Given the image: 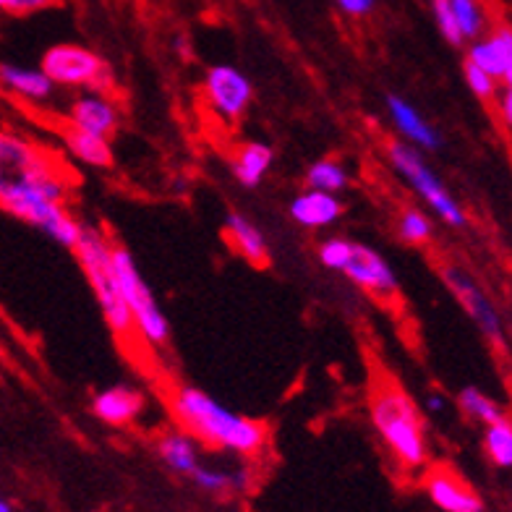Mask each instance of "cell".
Here are the masks:
<instances>
[{
  "instance_id": "27",
  "label": "cell",
  "mask_w": 512,
  "mask_h": 512,
  "mask_svg": "<svg viewBox=\"0 0 512 512\" xmlns=\"http://www.w3.org/2000/svg\"><path fill=\"white\" fill-rule=\"evenodd\" d=\"M398 233L405 243L411 246H424L434 238L432 217L421 212V209H405L398 220Z\"/></svg>"
},
{
  "instance_id": "3",
  "label": "cell",
  "mask_w": 512,
  "mask_h": 512,
  "mask_svg": "<svg viewBox=\"0 0 512 512\" xmlns=\"http://www.w3.org/2000/svg\"><path fill=\"white\" fill-rule=\"evenodd\" d=\"M369 413L371 424L382 437L392 460L403 471H426L429 439H426L424 418H421V411H418L411 395L400 384L382 379V382L374 384Z\"/></svg>"
},
{
  "instance_id": "35",
  "label": "cell",
  "mask_w": 512,
  "mask_h": 512,
  "mask_svg": "<svg viewBox=\"0 0 512 512\" xmlns=\"http://www.w3.org/2000/svg\"><path fill=\"white\" fill-rule=\"evenodd\" d=\"M0 512H14V507L8 505V502L3 497H0Z\"/></svg>"
},
{
  "instance_id": "23",
  "label": "cell",
  "mask_w": 512,
  "mask_h": 512,
  "mask_svg": "<svg viewBox=\"0 0 512 512\" xmlns=\"http://www.w3.org/2000/svg\"><path fill=\"white\" fill-rule=\"evenodd\" d=\"M458 405L460 411L471 418V421H479V424L484 426L494 424L499 418H505L502 405L494 398H489V395H486L484 390H479V387H471V384L458 392Z\"/></svg>"
},
{
  "instance_id": "29",
  "label": "cell",
  "mask_w": 512,
  "mask_h": 512,
  "mask_svg": "<svg viewBox=\"0 0 512 512\" xmlns=\"http://www.w3.org/2000/svg\"><path fill=\"white\" fill-rule=\"evenodd\" d=\"M353 241L348 238H327V241L319 243V262L332 272L343 270V264L348 262V254H351Z\"/></svg>"
},
{
  "instance_id": "2",
  "label": "cell",
  "mask_w": 512,
  "mask_h": 512,
  "mask_svg": "<svg viewBox=\"0 0 512 512\" xmlns=\"http://www.w3.org/2000/svg\"><path fill=\"white\" fill-rule=\"evenodd\" d=\"M170 411L183 426V432L191 434L199 445L220 447V450L236 452L243 458L259 455L270 439V432L262 421L230 411L209 392L191 387V384L173 387Z\"/></svg>"
},
{
  "instance_id": "25",
  "label": "cell",
  "mask_w": 512,
  "mask_h": 512,
  "mask_svg": "<svg viewBox=\"0 0 512 512\" xmlns=\"http://www.w3.org/2000/svg\"><path fill=\"white\" fill-rule=\"evenodd\" d=\"M484 450L497 468H510L512 465V424L510 418H499L486 426Z\"/></svg>"
},
{
  "instance_id": "13",
  "label": "cell",
  "mask_w": 512,
  "mask_h": 512,
  "mask_svg": "<svg viewBox=\"0 0 512 512\" xmlns=\"http://www.w3.org/2000/svg\"><path fill=\"white\" fill-rule=\"evenodd\" d=\"M384 102H387V115H390L392 126L400 134V142L411 144L418 152H439L442 149V134L405 97L387 95Z\"/></svg>"
},
{
  "instance_id": "11",
  "label": "cell",
  "mask_w": 512,
  "mask_h": 512,
  "mask_svg": "<svg viewBox=\"0 0 512 512\" xmlns=\"http://www.w3.org/2000/svg\"><path fill=\"white\" fill-rule=\"evenodd\" d=\"M424 492L442 512H484V499L450 465L424 471Z\"/></svg>"
},
{
  "instance_id": "21",
  "label": "cell",
  "mask_w": 512,
  "mask_h": 512,
  "mask_svg": "<svg viewBox=\"0 0 512 512\" xmlns=\"http://www.w3.org/2000/svg\"><path fill=\"white\" fill-rule=\"evenodd\" d=\"M58 134H61L68 155L74 157V160L84 162L89 168H110L113 165V144L108 139L84 134V131L68 126V123L58 128Z\"/></svg>"
},
{
  "instance_id": "22",
  "label": "cell",
  "mask_w": 512,
  "mask_h": 512,
  "mask_svg": "<svg viewBox=\"0 0 512 512\" xmlns=\"http://www.w3.org/2000/svg\"><path fill=\"white\" fill-rule=\"evenodd\" d=\"M306 186L311 191L340 196L351 186V170L345 168V162L337 160V157H324L306 170Z\"/></svg>"
},
{
  "instance_id": "33",
  "label": "cell",
  "mask_w": 512,
  "mask_h": 512,
  "mask_svg": "<svg viewBox=\"0 0 512 512\" xmlns=\"http://www.w3.org/2000/svg\"><path fill=\"white\" fill-rule=\"evenodd\" d=\"M55 3H58V0H14L8 14H16V16L37 14V11H45V8L55 6Z\"/></svg>"
},
{
  "instance_id": "14",
  "label": "cell",
  "mask_w": 512,
  "mask_h": 512,
  "mask_svg": "<svg viewBox=\"0 0 512 512\" xmlns=\"http://www.w3.org/2000/svg\"><path fill=\"white\" fill-rule=\"evenodd\" d=\"M468 63L492 76L499 87H510L512 81V29L497 27L492 34L479 37L468 48Z\"/></svg>"
},
{
  "instance_id": "7",
  "label": "cell",
  "mask_w": 512,
  "mask_h": 512,
  "mask_svg": "<svg viewBox=\"0 0 512 512\" xmlns=\"http://www.w3.org/2000/svg\"><path fill=\"white\" fill-rule=\"evenodd\" d=\"M40 71L53 81L55 87H87L105 95L113 84L108 63L100 55L81 45H53L42 55Z\"/></svg>"
},
{
  "instance_id": "5",
  "label": "cell",
  "mask_w": 512,
  "mask_h": 512,
  "mask_svg": "<svg viewBox=\"0 0 512 512\" xmlns=\"http://www.w3.org/2000/svg\"><path fill=\"white\" fill-rule=\"evenodd\" d=\"M113 272L118 280V290H121L123 304L131 311L134 319V330L144 337V343L149 348H165L170 343V322L165 317V311L157 304L155 293L147 285L144 275L136 267L131 251L123 243H113Z\"/></svg>"
},
{
  "instance_id": "6",
  "label": "cell",
  "mask_w": 512,
  "mask_h": 512,
  "mask_svg": "<svg viewBox=\"0 0 512 512\" xmlns=\"http://www.w3.org/2000/svg\"><path fill=\"white\" fill-rule=\"evenodd\" d=\"M387 160H390L392 170L424 199L426 207L432 209L442 223L450 225V228H465L468 225L465 209L460 207L458 199L442 183L437 170L429 165L424 152H418L411 144L395 139V142H387Z\"/></svg>"
},
{
  "instance_id": "24",
  "label": "cell",
  "mask_w": 512,
  "mask_h": 512,
  "mask_svg": "<svg viewBox=\"0 0 512 512\" xmlns=\"http://www.w3.org/2000/svg\"><path fill=\"white\" fill-rule=\"evenodd\" d=\"M191 479L199 489L209 494H228L246 489V471H225V468H212V465H199Z\"/></svg>"
},
{
  "instance_id": "8",
  "label": "cell",
  "mask_w": 512,
  "mask_h": 512,
  "mask_svg": "<svg viewBox=\"0 0 512 512\" xmlns=\"http://www.w3.org/2000/svg\"><path fill=\"white\" fill-rule=\"evenodd\" d=\"M442 280L450 288V293L458 298V304L463 306V311L476 322L481 335L489 340V343L497 348L499 353H507V332L505 322H502V314L494 306V301L489 298L484 288L479 285V280L471 275L468 270L458 267V264H445L442 267Z\"/></svg>"
},
{
  "instance_id": "1",
  "label": "cell",
  "mask_w": 512,
  "mask_h": 512,
  "mask_svg": "<svg viewBox=\"0 0 512 512\" xmlns=\"http://www.w3.org/2000/svg\"><path fill=\"white\" fill-rule=\"evenodd\" d=\"M71 173L50 149L0 128V209L74 249L81 223L68 209Z\"/></svg>"
},
{
  "instance_id": "28",
  "label": "cell",
  "mask_w": 512,
  "mask_h": 512,
  "mask_svg": "<svg viewBox=\"0 0 512 512\" xmlns=\"http://www.w3.org/2000/svg\"><path fill=\"white\" fill-rule=\"evenodd\" d=\"M463 74H465V84H468V89L473 92V97H479L481 102H494L497 92L502 89L497 81L492 79V76L484 74L481 68H476L473 63H468V61H465V66H463Z\"/></svg>"
},
{
  "instance_id": "32",
  "label": "cell",
  "mask_w": 512,
  "mask_h": 512,
  "mask_svg": "<svg viewBox=\"0 0 512 512\" xmlns=\"http://www.w3.org/2000/svg\"><path fill=\"white\" fill-rule=\"evenodd\" d=\"M335 3L343 14L356 16V19L369 16L371 11H374V6H377V0H335Z\"/></svg>"
},
{
  "instance_id": "30",
  "label": "cell",
  "mask_w": 512,
  "mask_h": 512,
  "mask_svg": "<svg viewBox=\"0 0 512 512\" xmlns=\"http://www.w3.org/2000/svg\"><path fill=\"white\" fill-rule=\"evenodd\" d=\"M432 11H434V21H437L439 34L450 42L452 48H460V45H463V34H460L458 21H455V16H452L447 0H432Z\"/></svg>"
},
{
  "instance_id": "17",
  "label": "cell",
  "mask_w": 512,
  "mask_h": 512,
  "mask_svg": "<svg viewBox=\"0 0 512 512\" xmlns=\"http://www.w3.org/2000/svg\"><path fill=\"white\" fill-rule=\"evenodd\" d=\"M225 236L238 256H243L251 267H267L270 264V243L262 228L251 223L241 212H230L225 220Z\"/></svg>"
},
{
  "instance_id": "4",
  "label": "cell",
  "mask_w": 512,
  "mask_h": 512,
  "mask_svg": "<svg viewBox=\"0 0 512 512\" xmlns=\"http://www.w3.org/2000/svg\"><path fill=\"white\" fill-rule=\"evenodd\" d=\"M113 241H110L100 228L95 225L81 223L79 241L71 251L79 259L81 270L87 275L89 288L95 290L97 304H100L102 317L108 322V327L113 330L115 337L128 340L134 337V319H131V311L123 304L121 290H118V280H115L113 272Z\"/></svg>"
},
{
  "instance_id": "36",
  "label": "cell",
  "mask_w": 512,
  "mask_h": 512,
  "mask_svg": "<svg viewBox=\"0 0 512 512\" xmlns=\"http://www.w3.org/2000/svg\"><path fill=\"white\" fill-rule=\"evenodd\" d=\"M11 3L14 0H0V11H11Z\"/></svg>"
},
{
  "instance_id": "20",
  "label": "cell",
  "mask_w": 512,
  "mask_h": 512,
  "mask_svg": "<svg viewBox=\"0 0 512 512\" xmlns=\"http://www.w3.org/2000/svg\"><path fill=\"white\" fill-rule=\"evenodd\" d=\"M157 455L165 463V468H170L178 476H194V471L202 465L199 460V442H196L191 434H186L183 429L178 432L162 434L157 439Z\"/></svg>"
},
{
  "instance_id": "18",
  "label": "cell",
  "mask_w": 512,
  "mask_h": 512,
  "mask_svg": "<svg viewBox=\"0 0 512 512\" xmlns=\"http://www.w3.org/2000/svg\"><path fill=\"white\" fill-rule=\"evenodd\" d=\"M0 87L27 102H45L55 92V84L40 68L14 66V63H0Z\"/></svg>"
},
{
  "instance_id": "16",
  "label": "cell",
  "mask_w": 512,
  "mask_h": 512,
  "mask_svg": "<svg viewBox=\"0 0 512 512\" xmlns=\"http://www.w3.org/2000/svg\"><path fill=\"white\" fill-rule=\"evenodd\" d=\"M290 220L306 230H322L335 225L345 212V204L340 196L322 194V191H301L288 207Z\"/></svg>"
},
{
  "instance_id": "34",
  "label": "cell",
  "mask_w": 512,
  "mask_h": 512,
  "mask_svg": "<svg viewBox=\"0 0 512 512\" xmlns=\"http://www.w3.org/2000/svg\"><path fill=\"white\" fill-rule=\"evenodd\" d=\"M445 395H439V392H432V395H426V408L432 413L445 411Z\"/></svg>"
},
{
  "instance_id": "31",
  "label": "cell",
  "mask_w": 512,
  "mask_h": 512,
  "mask_svg": "<svg viewBox=\"0 0 512 512\" xmlns=\"http://www.w3.org/2000/svg\"><path fill=\"white\" fill-rule=\"evenodd\" d=\"M494 102H497V113H499V121H502V128H505V131H510V126H512V92H510V87L499 89L497 97H494Z\"/></svg>"
},
{
  "instance_id": "15",
  "label": "cell",
  "mask_w": 512,
  "mask_h": 512,
  "mask_svg": "<svg viewBox=\"0 0 512 512\" xmlns=\"http://www.w3.org/2000/svg\"><path fill=\"white\" fill-rule=\"evenodd\" d=\"M144 405H147V400H144L142 392L126 387V384H115V387L97 392L92 398V413L100 418L102 424L128 426L142 416Z\"/></svg>"
},
{
  "instance_id": "10",
  "label": "cell",
  "mask_w": 512,
  "mask_h": 512,
  "mask_svg": "<svg viewBox=\"0 0 512 512\" xmlns=\"http://www.w3.org/2000/svg\"><path fill=\"white\" fill-rule=\"evenodd\" d=\"M343 272L356 288L366 290L374 298H398L400 283L398 275L392 270V264L379 254L377 249H371L366 243L353 241L348 262L343 264Z\"/></svg>"
},
{
  "instance_id": "26",
  "label": "cell",
  "mask_w": 512,
  "mask_h": 512,
  "mask_svg": "<svg viewBox=\"0 0 512 512\" xmlns=\"http://www.w3.org/2000/svg\"><path fill=\"white\" fill-rule=\"evenodd\" d=\"M452 16L458 21V29L465 40H479L486 27V11L481 0H447Z\"/></svg>"
},
{
  "instance_id": "9",
  "label": "cell",
  "mask_w": 512,
  "mask_h": 512,
  "mask_svg": "<svg viewBox=\"0 0 512 512\" xmlns=\"http://www.w3.org/2000/svg\"><path fill=\"white\" fill-rule=\"evenodd\" d=\"M204 100L220 121L236 123L249 110L254 100V87L241 68L220 63L209 68L204 76Z\"/></svg>"
},
{
  "instance_id": "12",
  "label": "cell",
  "mask_w": 512,
  "mask_h": 512,
  "mask_svg": "<svg viewBox=\"0 0 512 512\" xmlns=\"http://www.w3.org/2000/svg\"><path fill=\"white\" fill-rule=\"evenodd\" d=\"M68 126L79 128L84 134L100 136V139H113V134L121 126V108L100 92H87L79 95L66 113Z\"/></svg>"
},
{
  "instance_id": "19",
  "label": "cell",
  "mask_w": 512,
  "mask_h": 512,
  "mask_svg": "<svg viewBox=\"0 0 512 512\" xmlns=\"http://www.w3.org/2000/svg\"><path fill=\"white\" fill-rule=\"evenodd\" d=\"M272 162H275V149L270 144L249 142L236 149L230 170H233V178L241 183L243 189H256L272 170Z\"/></svg>"
}]
</instances>
